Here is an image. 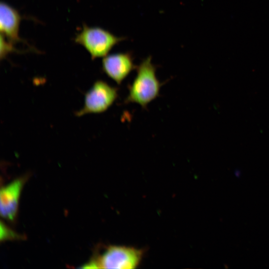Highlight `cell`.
<instances>
[{
    "instance_id": "obj_1",
    "label": "cell",
    "mask_w": 269,
    "mask_h": 269,
    "mask_svg": "<svg viewBox=\"0 0 269 269\" xmlns=\"http://www.w3.org/2000/svg\"><path fill=\"white\" fill-rule=\"evenodd\" d=\"M136 75L129 87L125 103H136L142 108H146L150 102L159 96L162 84L156 76V67L150 56L136 66Z\"/></svg>"
},
{
    "instance_id": "obj_2",
    "label": "cell",
    "mask_w": 269,
    "mask_h": 269,
    "mask_svg": "<svg viewBox=\"0 0 269 269\" xmlns=\"http://www.w3.org/2000/svg\"><path fill=\"white\" fill-rule=\"evenodd\" d=\"M141 250L125 246L111 245L103 252L96 253L81 268L119 269L135 268L141 260Z\"/></svg>"
},
{
    "instance_id": "obj_3",
    "label": "cell",
    "mask_w": 269,
    "mask_h": 269,
    "mask_svg": "<svg viewBox=\"0 0 269 269\" xmlns=\"http://www.w3.org/2000/svg\"><path fill=\"white\" fill-rule=\"evenodd\" d=\"M125 39V37L117 36L101 27L83 24L74 41L84 47L94 60L106 56L114 46Z\"/></svg>"
},
{
    "instance_id": "obj_4",
    "label": "cell",
    "mask_w": 269,
    "mask_h": 269,
    "mask_svg": "<svg viewBox=\"0 0 269 269\" xmlns=\"http://www.w3.org/2000/svg\"><path fill=\"white\" fill-rule=\"evenodd\" d=\"M118 97V89L103 80H97L86 92L83 107L77 111V117L89 114H100L107 111Z\"/></svg>"
},
{
    "instance_id": "obj_5",
    "label": "cell",
    "mask_w": 269,
    "mask_h": 269,
    "mask_svg": "<svg viewBox=\"0 0 269 269\" xmlns=\"http://www.w3.org/2000/svg\"><path fill=\"white\" fill-rule=\"evenodd\" d=\"M103 72L118 84L120 85L131 72L136 69L133 54L130 52H120L103 57Z\"/></svg>"
},
{
    "instance_id": "obj_6",
    "label": "cell",
    "mask_w": 269,
    "mask_h": 269,
    "mask_svg": "<svg viewBox=\"0 0 269 269\" xmlns=\"http://www.w3.org/2000/svg\"><path fill=\"white\" fill-rule=\"evenodd\" d=\"M27 179V176L17 178L1 188L0 213L3 219L10 222L15 221L21 191Z\"/></svg>"
},
{
    "instance_id": "obj_7",
    "label": "cell",
    "mask_w": 269,
    "mask_h": 269,
    "mask_svg": "<svg viewBox=\"0 0 269 269\" xmlns=\"http://www.w3.org/2000/svg\"><path fill=\"white\" fill-rule=\"evenodd\" d=\"M21 19V15L17 9L5 2H0V33L7 39L14 44L24 41L19 36Z\"/></svg>"
},
{
    "instance_id": "obj_8",
    "label": "cell",
    "mask_w": 269,
    "mask_h": 269,
    "mask_svg": "<svg viewBox=\"0 0 269 269\" xmlns=\"http://www.w3.org/2000/svg\"><path fill=\"white\" fill-rule=\"evenodd\" d=\"M14 44L0 34V57L1 60L6 58L8 54L18 51L14 47Z\"/></svg>"
}]
</instances>
